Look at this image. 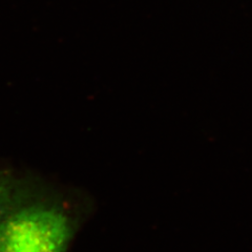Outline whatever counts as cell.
I'll return each instance as SVG.
<instances>
[{
    "label": "cell",
    "mask_w": 252,
    "mask_h": 252,
    "mask_svg": "<svg viewBox=\"0 0 252 252\" xmlns=\"http://www.w3.org/2000/svg\"><path fill=\"white\" fill-rule=\"evenodd\" d=\"M86 214L76 193L0 168V252H67Z\"/></svg>",
    "instance_id": "6da1fadb"
}]
</instances>
